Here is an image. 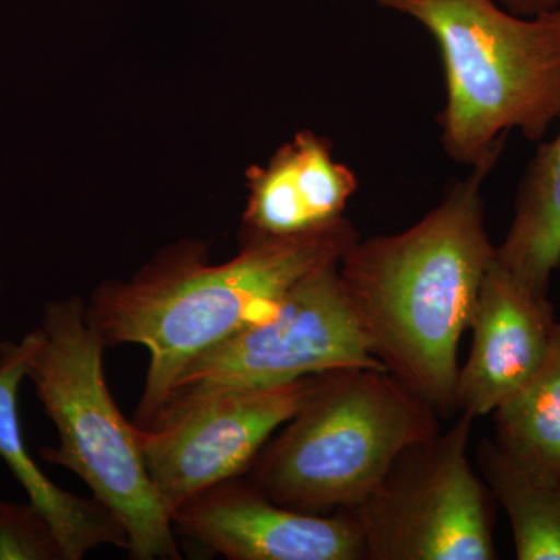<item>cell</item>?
<instances>
[{
  "instance_id": "1",
  "label": "cell",
  "mask_w": 560,
  "mask_h": 560,
  "mask_svg": "<svg viewBox=\"0 0 560 560\" xmlns=\"http://www.w3.org/2000/svg\"><path fill=\"white\" fill-rule=\"evenodd\" d=\"M504 143L410 230L359 238L338 265L371 352L440 418L458 411V346L495 254L481 189Z\"/></svg>"
},
{
  "instance_id": "2",
  "label": "cell",
  "mask_w": 560,
  "mask_h": 560,
  "mask_svg": "<svg viewBox=\"0 0 560 560\" xmlns=\"http://www.w3.org/2000/svg\"><path fill=\"white\" fill-rule=\"evenodd\" d=\"M352 221L289 238L249 237L241 254L209 265L198 248L173 250L130 282L92 294L88 316L106 345L149 350L135 423L149 429L180 374L221 342L264 323L301 279L340 261L359 241Z\"/></svg>"
},
{
  "instance_id": "3",
  "label": "cell",
  "mask_w": 560,
  "mask_h": 560,
  "mask_svg": "<svg viewBox=\"0 0 560 560\" xmlns=\"http://www.w3.org/2000/svg\"><path fill=\"white\" fill-rule=\"evenodd\" d=\"M27 378L54 422L58 445L40 458L72 471L124 525L135 560L183 559L171 514L147 469L139 427L108 388V348L77 296L44 305Z\"/></svg>"
},
{
  "instance_id": "4",
  "label": "cell",
  "mask_w": 560,
  "mask_h": 560,
  "mask_svg": "<svg viewBox=\"0 0 560 560\" xmlns=\"http://www.w3.org/2000/svg\"><path fill=\"white\" fill-rule=\"evenodd\" d=\"M418 21L440 47L438 121L453 161L474 165L518 130L540 142L560 119V9L525 18L493 0H375Z\"/></svg>"
},
{
  "instance_id": "5",
  "label": "cell",
  "mask_w": 560,
  "mask_h": 560,
  "mask_svg": "<svg viewBox=\"0 0 560 560\" xmlns=\"http://www.w3.org/2000/svg\"><path fill=\"white\" fill-rule=\"evenodd\" d=\"M441 430L440 415L389 371L324 372L245 477L290 510L349 511L374 492L405 448Z\"/></svg>"
},
{
  "instance_id": "6",
  "label": "cell",
  "mask_w": 560,
  "mask_h": 560,
  "mask_svg": "<svg viewBox=\"0 0 560 560\" xmlns=\"http://www.w3.org/2000/svg\"><path fill=\"white\" fill-rule=\"evenodd\" d=\"M474 416L397 456L381 485L349 510L368 560H493L490 489L471 469Z\"/></svg>"
},
{
  "instance_id": "7",
  "label": "cell",
  "mask_w": 560,
  "mask_h": 560,
  "mask_svg": "<svg viewBox=\"0 0 560 560\" xmlns=\"http://www.w3.org/2000/svg\"><path fill=\"white\" fill-rule=\"evenodd\" d=\"M338 265L312 271L287 293L271 318L194 361L164 408L219 390L267 388L324 372L386 370L371 352Z\"/></svg>"
},
{
  "instance_id": "8",
  "label": "cell",
  "mask_w": 560,
  "mask_h": 560,
  "mask_svg": "<svg viewBox=\"0 0 560 560\" xmlns=\"http://www.w3.org/2000/svg\"><path fill=\"white\" fill-rule=\"evenodd\" d=\"M313 377L175 401L139 429L147 469L171 517L206 490L245 477L307 399Z\"/></svg>"
},
{
  "instance_id": "9",
  "label": "cell",
  "mask_w": 560,
  "mask_h": 560,
  "mask_svg": "<svg viewBox=\"0 0 560 560\" xmlns=\"http://www.w3.org/2000/svg\"><path fill=\"white\" fill-rule=\"evenodd\" d=\"M183 536L230 560H368L349 511L290 510L245 477L221 482L172 515Z\"/></svg>"
},
{
  "instance_id": "10",
  "label": "cell",
  "mask_w": 560,
  "mask_h": 560,
  "mask_svg": "<svg viewBox=\"0 0 560 560\" xmlns=\"http://www.w3.org/2000/svg\"><path fill=\"white\" fill-rule=\"evenodd\" d=\"M556 324L548 293L515 278L493 254L470 323V353L459 368L458 411L477 419L514 396L547 357Z\"/></svg>"
},
{
  "instance_id": "11",
  "label": "cell",
  "mask_w": 560,
  "mask_h": 560,
  "mask_svg": "<svg viewBox=\"0 0 560 560\" xmlns=\"http://www.w3.org/2000/svg\"><path fill=\"white\" fill-rule=\"evenodd\" d=\"M35 346V329L20 341L0 345V458L27 493L28 501L49 521L66 560H81L101 547L128 550L127 530L105 504L55 485L28 452L18 396L21 383L27 378Z\"/></svg>"
},
{
  "instance_id": "12",
  "label": "cell",
  "mask_w": 560,
  "mask_h": 560,
  "mask_svg": "<svg viewBox=\"0 0 560 560\" xmlns=\"http://www.w3.org/2000/svg\"><path fill=\"white\" fill-rule=\"evenodd\" d=\"M495 259L530 289L548 293L560 268V128L523 173L514 219Z\"/></svg>"
},
{
  "instance_id": "13",
  "label": "cell",
  "mask_w": 560,
  "mask_h": 560,
  "mask_svg": "<svg viewBox=\"0 0 560 560\" xmlns=\"http://www.w3.org/2000/svg\"><path fill=\"white\" fill-rule=\"evenodd\" d=\"M482 480L510 518L518 560H560V470L518 458L485 438Z\"/></svg>"
},
{
  "instance_id": "14",
  "label": "cell",
  "mask_w": 560,
  "mask_h": 560,
  "mask_svg": "<svg viewBox=\"0 0 560 560\" xmlns=\"http://www.w3.org/2000/svg\"><path fill=\"white\" fill-rule=\"evenodd\" d=\"M492 415L500 447L560 470V319L539 370Z\"/></svg>"
},
{
  "instance_id": "15",
  "label": "cell",
  "mask_w": 560,
  "mask_h": 560,
  "mask_svg": "<svg viewBox=\"0 0 560 560\" xmlns=\"http://www.w3.org/2000/svg\"><path fill=\"white\" fill-rule=\"evenodd\" d=\"M0 560H66L49 521L28 500H0Z\"/></svg>"
},
{
  "instance_id": "16",
  "label": "cell",
  "mask_w": 560,
  "mask_h": 560,
  "mask_svg": "<svg viewBox=\"0 0 560 560\" xmlns=\"http://www.w3.org/2000/svg\"><path fill=\"white\" fill-rule=\"evenodd\" d=\"M499 2L503 9L525 18L560 9V0H499Z\"/></svg>"
},
{
  "instance_id": "17",
  "label": "cell",
  "mask_w": 560,
  "mask_h": 560,
  "mask_svg": "<svg viewBox=\"0 0 560 560\" xmlns=\"http://www.w3.org/2000/svg\"><path fill=\"white\" fill-rule=\"evenodd\" d=\"M0 293H2V279H0Z\"/></svg>"
}]
</instances>
